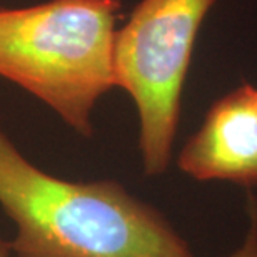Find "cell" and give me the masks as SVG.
Returning <instances> with one entry per match:
<instances>
[{"instance_id": "obj_1", "label": "cell", "mask_w": 257, "mask_h": 257, "mask_svg": "<svg viewBox=\"0 0 257 257\" xmlns=\"http://www.w3.org/2000/svg\"><path fill=\"white\" fill-rule=\"evenodd\" d=\"M0 209L15 227L12 257H195L171 222L122 184L52 176L2 125Z\"/></svg>"}, {"instance_id": "obj_2", "label": "cell", "mask_w": 257, "mask_h": 257, "mask_svg": "<svg viewBox=\"0 0 257 257\" xmlns=\"http://www.w3.org/2000/svg\"><path fill=\"white\" fill-rule=\"evenodd\" d=\"M120 0H47L0 9V79L44 102L72 131L94 136L97 102L115 87Z\"/></svg>"}, {"instance_id": "obj_3", "label": "cell", "mask_w": 257, "mask_h": 257, "mask_svg": "<svg viewBox=\"0 0 257 257\" xmlns=\"http://www.w3.org/2000/svg\"><path fill=\"white\" fill-rule=\"evenodd\" d=\"M215 0H141L115 35V87L139 115L146 176L167 172L194 45Z\"/></svg>"}, {"instance_id": "obj_4", "label": "cell", "mask_w": 257, "mask_h": 257, "mask_svg": "<svg viewBox=\"0 0 257 257\" xmlns=\"http://www.w3.org/2000/svg\"><path fill=\"white\" fill-rule=\"evenodd\" d=\"M195 181L257 186V89L240 84L210 105L199 131L177 156Z\"/></svg>"}, {"instance_id": "obj_5", "label": "cell", "mask_w": 257, "mask_h": 257, "mask_svg": "<svg viewBox=\"0 0 257 257\" xmlns=\"http://www.w3.org/2000/svg\"><path fill=\"white\" fill-rule=\"evenodd\" d=\"M225 257H257V205H252L250 214V229L244 237V242L239 245L234 252Z\"/></svg>"}, {"instance_id": "obj_6", "label": "cell", "mask_w": 257, "mask_h": 257, "mask_svg": "<svg viewBox=\"0 0 257 257\" xmlns=\"http://www.w3.org/2000/svg\"><path fill=\"white\" fill-rule=\"evenodd\" d=\"M0 257H12L9 249V242L2 237H0Z\"/></svg>"}]
</instances>
